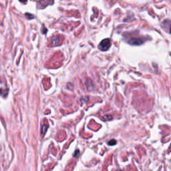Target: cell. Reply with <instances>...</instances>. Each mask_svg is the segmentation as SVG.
<instances>
[{
    "mask_svg": "<svg viewBox=\"0 0 171 171\" xmlns=\"http://www.w3.org/2000/svg\"><path fill=\"white\" fill-rule=\"evenodd\" d=\"M59 38H54V40H52V44H56V43H59Z\"/></svg>",
    "mask_w": 171,
    "mask_h": 171,
    "instance_id": "cell-5",
    "label": "cell"
},
{
    "mask_svg": "<svg viewBox=\"0 0 171 171\" xmlns=\"http://www.w3.org/2000/svg\"><path fill=\"white\" fill-rule=\"evenodd\" d=\"M19 1L20 2H22V3H24V4H25L27 2L28 0H19Z\"/></svg>",
    "mask_w": 171,
    "mask_h": 171,
    "instance_id": "cell-7",
    "label": "cell"
},
{
    "mask_svg": "<svg viewBox=\"0 0 171 171\" xmlns=\"http://www.w3.org/2000/svg\"><path fill=\"white\" fill-rule=\"evenodd\" d=\"M128 42L131 45L138 46V45L142 44V43H144V40H142V39H141V38H133L130 39V40L128 41Z\"/></svg>",
    "mask_w": 171,
    "mask_h": 171,
    "instance_id": "cell-2",
    "label": "cell"
},
{
    "mask_svg": "<svg viewBox=\"0 0 171 171\" xmlns=\"http://www.w3.org/2000/svg\"><path fill=\"white\" fill-rule=\"evenodd\" d=\"M25 15H26V17H28V19H29V20L33 19V18L34 17V16H33V15L28 14V13H26V14H25Z\"/></svg>",
    "mask_w": 171,
    "mask_h": 171,
    "instance_id": "cell-6",
    "label": "cell"
},
{
    "mask_svg": "<svg viewBox=\"0 0 171 171\" xmlns=\"http://www.w3.org/2000/svg\"><path fill=\"white\" fill-rule=\"evenodd\" d=\"M108 145H109V146H114V145H115L116 144V141H115L114 139H112L108 142Z\"/></svg>",
    "mask_w": 171,
    "mask_h": 171,
    "instance_id": "cell-4",
    "label": "cell"
},
{
    "mask_svg": "<svg viewBox=\"0 0 171 171\" xmlns=\"http://www.w3.org/2000/svg\"><path fill=\"white\" fill-rule=\"evenodd\" d=\"M78 152H79L78 151H77V153H78ZM73 156H74V157H76V153H74Z\"/></svg>",
    "mask_w": 171,
    "mask_h": 171,
    "instance_id": "cell-8",
    "label": "cell"
},
{
    "mask_svg": "<svg viewBox=\"0 0 171 171\" xmlns=\"http://www.w3.org/2000/svg\"><path fill=\"white\" fill-rule=\"evenodd\" d=\"M48 128V125H43L42 127H41V134H43V135H44V134L46 133V131H47Z\"/></svg>",
    "mask_w": 171,
    "mask_h": 171,
    "instance_id": "cell-3",
    "label": "cell"
},
{
    "mask_svg": "<svg viewBox=\"0 0 171 171\" xmlns=\"http://www.w3.org/2000/svg\"><path fill=\"white\" fill-rule=\"evenodd\" d=\"M110 46L111 41L110 39H104L98 45V48L101 51H106L110 48Z\"/></svg>",
    "mask_w": 171,
    "mask_h": 171,
    "instance_id": "cell-1",
    "label": "cell"
}]
</instances>
